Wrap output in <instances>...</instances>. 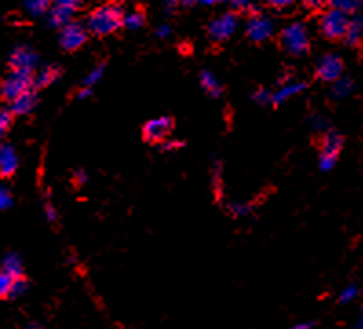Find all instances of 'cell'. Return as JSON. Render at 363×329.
Masks as SVG:
<instances>
[{
	"mask_svg": "<svg viewBox=\"0 0 363 329\" xmlns=\"http://www.w3.org/2000/svg\"><path fill=\"white\" fill-rule=\"evenodd\" d=\"M123 9L115 4H106L88 15L86 28L90 33L97 37L112 35V33H115L119 28L123 26Z\"/></svg>",
	"mask_w": 363,
	"mask_h": 329,
	"instance_id": "1",
	"label": "cell"
},
{
	"mask_svg": "<svg viewBox=\"0 0 363 329\" xmlns=\"http://www.w3.org/2000/svg\"><path fill=\"white\" fill-rule=\"evenodd\" d=\"M280 44L292 57H302L311 48V37L303 22H290L281 30Z\"/></svg>",
	"mask_w": 363,
	"mask_h": 329,
	"instance_id": "2",
	"label": "cell"
},
{
	"mask_svg": "<svg viewBox=\"0 0 363 329\" xmlns=\"http://www.w3.org/2000/svg\"><path fill=\"white\" fill-rule=\"evenodd\" d=\"M349 22H350V15L343 13L340 11L338 8H331L327 11H323L320 17V22H318V26H320L321 35L328 40H338V39H343L349 30Z\"/></svg>",
	"mask_w": 363,
	"mask_h": 329,
	"instance_id": "3",
	"label": "cell"
},
{
	"mask_svg": "<svg viewBox=\"0 0 363 329\" xmlns=\"http://www.w3.org/2000/svg\"><path fill=\"white\" fill-rule=\"evenodd\" d=\"M31 88H33V75L28 74V71L11 70L8 77L2 81V97L6 101L11 103L18 96L31 90Z\"/></svg>",
	"mask_w": 363,
	"mask_h": 329,
	"instance_id": "4",
	"label": "cell"
},
{
	"mask_svg": "<svg viewBox=\"0 0 363 329\" xmlns=\"http://www.w3.org/2000/svg\"><path fill=\"white\" fill-rule=\"evenodd\" d=\"M343 146V137L338 132H327L321 141V150H320V168L321 171L328 172L336 167L340 152Z\"/></svg>",
	"mask_w": 363,
	"mask_h": 329,
	"instance_id": "5",
	"label": "cell"
},
{
	"mask_svg": "<svg viewBox=\"0 0 363 329\" xmlns=\"http://www.w3.org/2000/svg\"><path fill=\"white\" fill-rule=\"evenodd\" d=\"M88 40V28L86 24H81V22H73L66 24L64 28H61V35H59V42H61L62 50L66 52H77L86 44Z\"/></svg>",
	"mask_w": 363,
	"mask_h": 329,
	"instance_id": "6",
	"label": "cell"
},
{
	"mask_svg": "<svg viewBox=\"0 0 363 329\" xmlns=\"http://www.w3.org/2000/svg\"><path fill=\"white\" fill-rule=\"evenodd\" d=\"M343 59L336 53H325L320 61L316 62V77L323 83H334L340 77H343Z\"/></svg>",
	"mask_w": 363,
	"mask_h": 329,
	"instance_id": "7",
	"label": "cell"
},
{
	"mask_svg": "<svg viewBox=\"0 0 363 329\" xmlns=\"http://www.w3.org/2000/svg\"><path fill=\"white\" fill-rule=\"evenodd\" d=\"M237 24H239L237 15L232 13V11L219 15V17H215L214 21H210V24H208V37H210L214 42H225V40H228L234 33H236Z\"/></svg>",
	"mask_w": 363,
	"mask_h": 329,
	"instance_id": "8",
	"label": "cell"
},
{
	"mask_svg": "<svg viewBox=\"0 0 363 329\" xmlns=\"http://www.w3.org/2000/svg\"><path fill=\"white\" fill-rule=\"evenodd\" d=\"M37 64H39V57H37V53L26 46V44H20L17 48L11 50L8 57V66L11 70H17V71H31L35 70Z\"/></svg>",
	"mask_w": 363,
	"mask_h": 329,
	"instance_id": "9",
	"label": "cell"
},
{
	"mask_svg": "<svg viewBox=\"0 0 363 329\" xmlns=\"http://www.w3.org/2000/svg\"><path fill=\"white\" fill-rule=\"evenodd\" d=\"M172 128H174V121L167 115H161V117L150 119L148 123L143 128V137H145L148 143H162L167 141L168 136L172 134Z\"/></svg>",
	"mask_w": 363,
	"mask_h": 329,
	"instance_id": "10",
	"label": "cell"
},
{
	"mask_svg": "<svg viewBox=\"0 0 363 329\" xmlns=\"http://www.w3.org/2000/svg\"><path fill=\"white\" fill-rule=\"evenodd\" d=\"M245 31L246 37L252 42L261 44L274 35V22L268 17H263V15H254V17H250V21L246 22Z\"/></svg>",
	"mask_w": 363,
	"mask_h": 329,
	"instance_id": "11",
	"label": "cell"
},
{
	"mask_svg": "<svg viewBox=\"0 0 363 329\" xmlns=\"http://www.w3.org/2000/svg\"><path fill=\"white\" fill-rule=\"evenodd\" d=\"M307 90L305 81H290V83H283L276 92L272 93V105H283V103L290 101L294 97L302 96Z\"/></svg>",
	"mask_w": 363,
	"mask_h": 329,
	"instance_id": "12",
	"label": "cell"
},
{
	"mask_svg": "<svg viewBox=\"0 0 363 329\" xmlns=\"http://www.w3.org/2000/svg\"><path fill=\"white\" fill-rule=\"evenodd\" d=\"M37 105H39V96H37L35 88H31L26 93H22L9 103V108L15 115H28L37 108Z\"/></svg>",
	"mask_w": 363,
	"mask_h": 329,
	"instance_id": "13",
	"label": "cell"
},
{
	"mask_svg": "<svg viewBox=\"0 0 363 329\" xmlns=\"http://www.w3.org/2000/svg\"><path fill=\"white\" fill-rule=\"evenodd\" d=\"M18 168V154L11 145H2L0 149V174L2 178L13 175Z\"/></svg>",
	"mask_w": 363,
	"mask_h": 329,
	"instance_id": "14",
	"label": "cell"
},
{
	"mask_svg": "<svg viewBox=\"0 0 363 329\" xmlns=\"http://www.w3.org/2000/svg\"><path fill=\"white\" fill-rule=\"evenodd\" d=\"M59 77H61V68H59V66H44V68H40V70L33 75V88H35V90H42V88L52 86Z\"/></svg>",
	"mask_w": 363,
	"mask_h": 329,
	"instance_id": "15",
	"label": "cell"
},
{
	"mask_svg": "<svg viewBox=\"0 0 363 329\" xmlns=\"http://www.w3.org/2000/svg\"><path fill=\"white\" fill-rule=\"evenodd\" d=\"M75 8H68V6H57L53 4L49 9L48 21L53 28H64L66 24H70L73 21Z\"/></svg>",
	"mask_w": 363,
	"mask_h": 329,
	"instance_id": "16",
	"label": "cell"
},
{
	"mask_svg": "<svg viewBox=\"0 0 363 329\" xmlns=\"http://www.w3.org/2000/svg\"><path fill=\"white\" fill-rule=\"evenodd\" d=\"M362 39H363V17L358 13L355 15V17H350L349 30H347L343 40H345L347 46L355 48V46H358V44L362 42Z\"/></svg>",
	"mask_w": 363,
	"mask_h": 329,
	"instance_id": "17",
	"label": "cell"
},
{
	"mask_svg": "<svg viewBox=\"0 0 363 329\" xmlns=\"http://www.w3.org/2000/svg\"><path fill=\"white\" fill-rule=\"evenodd\" d=\"M199 84L205 90V93H208L210 97H219L223 93V84L219 83L218 77L208 70L201 71V75H199Z\"/></svg>",
	"mask_w": 363,
	"mask_h": 329,
	"instance_id": "18",
	"label": "cell"
},
{
	"mask_svg": "<svg viewBox=\"0 0 363 329\" xmlns=\"http://www.w3.org/2000/svg\"><path fill=\"white\" fill-rule=\"evenodd\" d=\"M2 272H8L9 277L22 278L24 275V267H22V260L18 253H8L2 258Z\"/></svg>",
	"mask_w": 363,
	"mask_h": 329,
	"instance_id": "19",
	"label": "cell"
},
{
	"mask_svg": "<svg viewBox=\"0 0 363 329\" xmlns=\"http://www.w3.org/2000/svg\"><path fill=\"white\" fill-rule=\"evenodd\" d=\"M355 81L350 79V77H340L338 81H334L333 83V88H331V96L334 97V99H345V97H349L350 93L355 92Z\"/></svg>",
	"mask_w": 363,
	"mask_h": 329,
	"instance_id": "20",
	"label": "cell"
},
{
	"mask_svg": "<svg viewBox=\"0 0 363 329\" xmlns=\"http://www.w3.org/2000/svg\"><path fill=\"white\" fill-rule=\"evenodd\" d=\"M53 0H24V9L31 17H42L52 9Z\"/></svg>",
	"mask_w": 363,
	"mask_h": 329,
	"instance_id": "21",
	"label": "cell"
},
{
	"mask_svg": "<svg viewBox=\"0 0 363 329\" xmlns=\"http://www.w3.org/2000/svg\"><path fill=\"white\" fill-rule=\"evenodd\" d=\"M143 26H145V13H143V11L133 9V11H130V13H124L123 28H126V30L130 31H136V30H141Z\"/></svg>",
	"mask_w": 363,
	"mask_h": 329,
	"instance_id": "22",
	"label": "cell"
},
{
	"mask_svg": "<svg viewBox=\"0 0 363 329\" xmlns=\"http://www.w3.org/2000/svg\"><path fill=\"white\" fill-rule=\"evenodd\" d=\"M331 6H333V8H338L340 11H343V13L350 15V17H355V15L359 13L363 2L362 0H333Z\"/></svg>",
	"mask_w": 363,
	"mask_h": 329,
	"instance_id": "23",
	"label": "cell"
},
{
	"mask_svg": "<svg viewBox=\"0 0 363 329\" xmlns=\"http://www.w3.org/2000/svg\"><path fill=\"white\" fill-rule=\"evenodd\" d=\"M105 70H106V62L105 61L97 62V64L93 66L92 70L88 71L86 77H84V79H83V86H90V88L95 86V84L102 79V75H105Z\"/></svg>",
	"mask_w": 363,
	"mask_h": 329,
	"instance_id": "24",
	"label": "cell"
},
{
	"mask_svg": "<svg viewBox=\"0 0 363 329\" xmlns=\"http://www.w3.org/2000/svg\"><path fill=\"white\" fill-rule=\"evenodd\" d=\"M26 291H28V282L24 280V277L15 278L13 285H11V289H9V293H8V300L20 299V296L26 294Z\"/></svg>",
	"mask_w": 363,
	"mask_h": 329,
	"instance_id": "25",
	"label": "cell"
},
{
	"mask_svg": "<svg viewBox=\"0 0 363 329\" xmlns=\"http://www.w3.org/2000/svg\"><path fill=\"white\" fill-rule=\"evenodd\" d=\"M358 294H359V287L356 284H349L345 285L342 289V293L338 294V300L342 304H349L352 302V300L358 299Z\"/></svg>",
	"mask_w": 363,
	"mask_h": 329,
	"instance_id": "26",
	"label": "cell"
},
{
	"mask_svg": "<svg viewBox=\"0 0 363 329\" xmlns=\"http://www.w3.org/2000/svg\"><path fill=\"white\" fill-rule=\"evenodd\" d=\"M13 112H11V108H2L0 110V134L4 136V134H8L9 128H11V125H13Z\"/></svg>",
	"mask_w": 363,
	"mask_h": 329,
	"instance_id": "27",
	"label": "cell"
},
{
	"mask_svg": "<svg viewBox=\"0 0 363 329\" xmlns=\"http://www.w3.org/2000/svg\"><path fill=\"white\" fill-rule=\"evenodd\" d=\"M13 194H11V190L8 189V187H0V209L2 211H8V209H11L13 207Z\"/></svg>",
	"mask_w": 363,
	"mask_h": 329,
	"instance_id": "28",
	"label": "cell"
},
{
	"mask_svg": "<svg viewBox=\"0 0 363 329\" xmlns=\"http://www.w3.org/2000/svg\"><path fill=\"white\" fill-rule=\"evenodd\" d=\"M272 93L270 90H267V88H258L254 92V96H252V99H254L258 105H272Z\"/></svg>",
	"mask_w": 363,
	"mask_h": 329,
	"instance_id": "29",
	"label": "cell"
},
{
	"mask_svg": "<svg viewBox=\"0 0 363 329\" xmlns=\"http://www.w3.org/2000/svg\"><path fill=\"white\" fill-rule=\"evenodd\" d=\"M13 277H9L8 272H0V296L2 299H8V293L13 285Z\"/></svg>",
	"mask_w": 363,
	"mask_h": 329,
	"instance_id": "30",
	"label": "cell"
},
{
	"mask_svg": "<svg viewBox=\"0 0 363 329\" xmlns=\"http://www.w3.org/2000/svg\"><path fill=\"white\" fill-rule=\"evenodd\" d=\"M228 211L232 212L234 216H246L250 212V207L245 205V203H230Z\"/></svg>",
	"mask_w": 363,
	"mask_h": 329,
	"instance_id": "31",
	"label": "cell"
},
{
	"mask_svg": "<svg viewBox=\"0 0 363 329\" xmlns=\"http://www.w3.org/2000/svg\"><path fill=\"white\" fill-rule=\"evenodd\" d=\"M311 125H312V128H314V130H318V132L327 130V119L321 117V115H318V114L312 115Z\"/></svg>",
	"mask_w": 363,
	"mask_h": 329,
	"instance_id": "32",
	"label": "cell"
},
{
	"mask_svg": "<svg viewBox=\"0 0 363 329\" xmlns=\"http://www.w3.org/2000/svg\"><path fill=\"white\" fill-rule=\"evenodd\" d=\"M302 2L307 6V8H311V9H323L325 6H331L333 0H302Z\"/></svg>",
	"mask_w": 363,
	"mask_h": 329,
	"instance_id": "33",
	"label": "cell"
},
{
	"mask_svg": "<svg viewBox=\"0 0 363 329\" xmlns=\"http://www.w3.org/2000/svg\"><path fill=\"white\" fill-rule=\"evenodd\" d=\"M268 6H272V8L276 9H289L290 6H294V2L296 0H267Z\"/></svg>",
	"mask_w": 363,
	"mask_h": 329,
	"instance_id": "34",
	"label": "cell"
},
{
	"mask_svg": "<svg viewBox=\"0 0 363 329\" xmlns=\"http://www.w3.org/2000/svg\"><path fill=\"white\" fill-rule=\"evenodd\" d=\"M44 212H46V218H48L49 224H55V221H57V209H55L52 203H46V205H44Z\"/></svg>",
	"mask_w": 363,
	"mask_h": 329,
	"instance_id": "35",
	"label": "cell"
},
{
	"mask_svg": "<svg viewBox=\"0 0 363 329\" xmlns=\"http://www.w3.org/2000/svg\"><path fill=\"white\" fill-rule=\"evenodd\" d=\"M232 6L237 11H250V9H254V4L250 0H232Z\"/></svg>",
	"mask_w": 363,
	"mask_h": 329,
	"instance_id": "36",
	"label": "cell"
},
{
	"mask_svg": "<svg viewBox=\"0 0 363 329\" xmlns=\"http://www.w3.org/2000/svg\"><path fill=\"white\" fill-rule=\"evenodd\" d=\"M170 35H172L170 24H159L157 30H155V37H159V39H167V37Z\"/></svg>",
	"mask_w": 363,
	"mask_h": 329,
	"instance_id": "37",
	"label": "cell"
},
{
	"mask_svg": "<svg viewBox=\"0 0 363 329\" xmlns=\"http://www.w3.org/2000/svg\"><path fill=\"white\" fill-rule=\"evenodd\" d=\"M93 93V88L90 86H81V90H77V93H75V97L79 99V101H83V99H88V97L92 96Z\"/></svg>",
	"mask_w": 363,
	"mask_h": 329,
	"instance_id": "38",
	"label": "cell"
},
{
	"mask_svg": "<svg viewBox=\"0 0 363 329\" xmlns=\"http://www.w3.org/2000/svg\"><path fill=\"white\" fill-rule=\"evenodd\" d=\"M53 4L68 6V8H75V9H77V6L81 4V0H53Z\"/></svg>",
	"mask_w": 363,
	"mask_h": 329,
	"instance_id": "39",
	"label": "cell"
},
{
	"mask_svg": "<svg viewBox=\"0 0 363 329\" xmlns=\"http://www.w3.org/2000/svg\"><path fill=\"white\" fill-rule=\"evenodd\" d=\"M73 181L75 183H77V187H81V185H84L88 181V175H86V172L84 171H79V172H75V175H73Z\"/></svg>",
	"mask_w": 363,
	"mask_h": 329,
	"instance_id": "40",
	"label": "cell"
},
{
	"mask_svg": "<svg viewBox=\"0 0 363 329\" xmlns=\"http://www.w3.org/2000/svg\"><path fill=\"white\" fill-rule=\"evenodd\" d=\"M181 143L179 141H162L161 143V149L162 150H175V149H179Z\"/></svg>",
	"mask_w": 363,
	"mask_h": 329,
	"instance_id": "41",
	"label": "cell"
},
{
	"mask_svg": "<svg viewBox=\"0 0 363 329\" xmlns=\"http://www.w3.org/2000/svg\"><path fill=\"white\" fill-rule=\"evenodd\" d=\"M219 2H232V0H197V4H205V6H214V4H219Z\"/></svg>",
	"mask_w": 363,
	"mask_h": 329,
	"instance_id": "42",
	"label": "cell"
},
{
	"mask_svg": "<svg viewBox=\"0 0 363 329\" xmlns=\"http://www.w3.org/2000/svg\"><path fill=\"white\" fill-rule=\"evenodd\" d=\"M312 322H299V324H296V325H292V328H289V329H312Z\"/></svg>",
	"mask_w": 363,
	"mask_h": 329,
	"instance_id": "43",
	"label": "cell"
},
{
	"mask_svg": "<svg viewBox=\"0 0 363 329\" xmlns=\"http://www.w3.org/2000/svg\"><path fill=\"white\" fill-rule=\"evenodd\" d=\"M162 4L167 6V8H175V6H179L181 4V0H161Z\"/></svg>",
	"mask_w": 363,
	"mask_h": 329,
	"instance_id": "44",
	"label": "cell"
},
{
	"mask_svg": "<svg viewBox=\"0 0 363 329\" xmlns=\"http://www.w3.org/2000/svg\"><path fill=\"white\" fill-rule=\"evenodd\" d=\"M22 329H42L39 324H26Z\"/></svg>",
	"mask_w": 363,
	"mask_h": 329,
	"instance_id": "45",
	"label": "cell"
},
{
	"mask_svg": "<svg viewBox=\"0 0 363 329\" xmlns=\"http://www.w3.org/2000/svg\"><path fill=\"white\" fill-rule=\"evenodd\" d=\"M355 329H363V311H362V316H359L358 324L355 325Z\"/></svg>",
	"mask_w": 363,
	"mask_h": 329,
	"instance_id": "46",
	"label": "cell"
}]
</instances>
